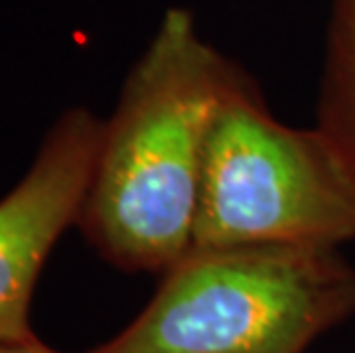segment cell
I'll return each mask as SVG.
<instances>
[{
    "label": "cell",
    "mask_w": 355,
    "mask_h": 353,
    "mask_svg": "<svg viewBox=\"0 0 355 353\" xmlns=\"http://www.w3.org/2000/svg\"><path fill=\"white\" fill-rule=\"evenodd\" d=\"M0 353H58L49 349L46 344L40 340H26V342H3L0 344Z\"/></svg>",
    "instance_id": "8992f818"
},
{
    "label": "cell",
    "mask_w": 355,
    "mask_h": 353,
    "mask_svg": "<svg viewBox=\"0 0 355 353\" xmlns=\"http://www.w3.org/2000/svg\"><path fill=\"white\" fill-rule=\"evenodd\" d=\"M103 119L69 108L46 131L19 184L0 198V344L33 340L30 300L53 246L80 221Z\"/></svg>",
    "instance_id": "277c9868"
},
{
    "label": "cell",
    "mask_w": 355,
    "mask_h": 353,
    "mask_svg": "<svg viewBox=\"0 0 355 353\" xmlns=\"http://www.w3.org/2000/svg\"><path fill=\"white\" fill-rule=\"evenodd\" d=\"M319 126L355 165V0H335Z\"/></svg>",
    "instance_id": "5b68a950"
},
{
    "label": "cell",
    "mask_w": 355,
    "mask_h": 353,
    "mask_svg": "<svg viewBox=\"0 0 355 353\" xmlns=\"http://www.w3.org/2000/svg\"><path fill=\"white\" fill-rule=\"evenodd\" d=\"M351 239V159L321 126L282 124L250 80L241 83L211 129L193 248H337Z\"/></svg>",
    "instance_id": "3957f363"
},
{
    "label": "cell",
    "mask_w": 355,
    "mask_h": 353,
    "mask_svg": "<svg viewBox=\"0 0 355 353\" xmlns=\"http://www.w3.org/2000/svg\"><path fill=\"white\" fill-rule=\"evenodd\" d=\"M245 80L204 40L191 12L163 14L103 124L78 221L112 264L170 271L191 252L211 129Z\"/></svg>",
    "instance_id": "6da1fadb"
},
{
    "label": "cell",
    "mask_w": 355,
    "mask_h": 353,
    "mask_svg": "<svg viewBox=\"0 0 355 353\" xmlns=\"http://www.w3.org/2000/svg\"><path fill=\"white\" fill-rule=\"evenodd\" d=\"M149 305L89 353H303L355 312L335 248H193Z\"/></svg>",
    "instance_id": "7a4b0ae2"
}]
</instances>
